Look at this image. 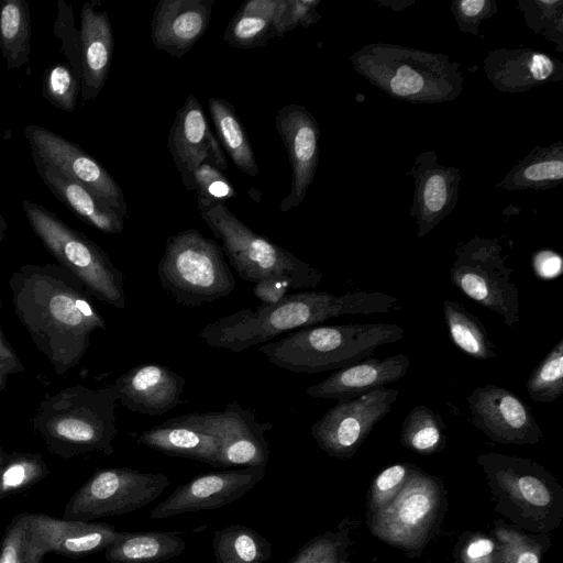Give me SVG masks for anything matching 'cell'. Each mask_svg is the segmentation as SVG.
<instances>
[{"label":"cell","mask_w":563,"mask_h":563,"mask_svg":"<svg viewBox=\"0 0 563 563\" xmlns=\"http://www.w3.org/2000/svg\"><path fill=\"white\" fill-rule=\"evenodd\" d=\"M14 312L56 375L77 366L106 321L91 295L57 264H25L9 279Z\"/></svg>","instance_id":"6da1fadb"},{"label":"cell","mask_w":563,"mask_h":563,"mask_svg":"<svg viewBox=\"0 0 563 563\" xmlns=\"http://www.w3.org/2000/svg\"><path fill=\"white\" fill-rule=\"evenodd\" d=\"M398 303L391 295L349 291L334 295L306 290L286 295L273 305L241 309L206 324L198 338L209 346L239 353L273 341L278 335L318 325L345 314L386 313Z\"/></svg>","instance_id":"7a4b0ae2"},{"label":"cell","mask_w":563,"mask_h":563,"mask_svg":"<svg viewBox=\"0 0 563 563\" xmlns=\"http://www.w3.org/2000/svg\"><path fill=\"white\" fill-rule=\"evenodd\" d=\"M117 401L112 385L92 389L76 384L46 395L32 426L47 451L62 459L92 452L111 455L118 435Z\"/></svg>","instance_id":"3957f363"},{"label":"cell","mask_w":563,"mask_h":563,"mask_svg":"<svg viewBox=\"0 0 563 563\" xmlns=\"http://www.w3.org/2000/svg\"><path fill=\"white\" fill-rule=\"evenodd\" d=\"M354 70L389 97L412 103H442L463 90L460 63L443 53L391 43H371L351 56Z\"/></svg>","instance_id":"277c9868"},{"label":"cell","mask_w":563,"mask_h":563,"mask_svg":"<svg viewBox=\"0 0 563 563\" xmlns=\"http://www.w3.org/2000/svg\"><path fill=\"white\" fill-rule=\"evenodd\" d=\"M476 463L485 475L494 510L515 528L547 534L563 520V488L539 463L504 453H482Z\"/></svg>","instance_id":"5b68a950"},{"label":"cell","mask_w":563,"mask_h":563,"mask_svg":"<svg viewBox=\"0 0 563 563\" xmlns=\"http://www.w3.org/2000/svg\"><path fill=\"white\" fill-rule=\"evenodd\" d=\"M404 334L396 323L313 325L262 344L258 351L277 367L317 374L371 357L377 347L400 341Z\"/></svg>","instance_id":"8992f818"},{"label":"cell","mask_w":563,"mask_h":563,"mask_svg":"<svg viewBox=\"0 0 563 563\" xmlns=\"http://www.w3.org/2000/svg\"><path fill=\"white\" fill-rule=\"evenodd\" d=\"M200 213L241 279L253 284L279 279L291 289H313L322 282L318 268L252 231L225 205L200 209Z\"/></svg>","instance_id":"52a82bcc"},{"label":"cell","mask_w":563,"mask_h":563,"mask_svg":"<svg viewBox=\"0 0 563 563\" xmlns=\"http://www.w3.org/2000/svg\"><path fill=\"white\" fill-rule=\"evenodd\" d=\"M157 275L162 287L185 307L213 302L235 287L222 247L195 229L167 238Z\"/></svg>","instance_id":"ba28073f"},{"label":"cell","mask_w":563,"mask_h":563,"mask_svg":"<svg viewBox=\"0 0 563 563\" xmlns=\"http://www.w3.org/2000/svg\"><path fill=\"white\" fill-rule=\"evenodd\" d=\"M22 208L32 231L59 265L92 297L117 309L125 308L123 273L97 243L37 202L23 200Z\"/></svg>","instance_id":"9c48e42d"},{"label":"cell","mask_w":563,"mask_h":563,"mask_svg":"<svg viewBox=\"0 0 563 563\" xmlns=\"http://www.w3.org/2000/svg\"><path fill=\"white\" fill-rule=\"evenodd\" d=\"M450 271L451 283L482 307L499 314L514 327L520 320V298L506 265L499 239L475 236L459 243Z\"/></svg>","instance_id":"30bf717a"},{"label":"cell","mask_w":563,"mask_h":563,"mask_svg":"<svg viewBox=\"0 0 563 563\" xmlns=\"http://www.w3.org/2000/svg\"><path fill=\"white\" fill-rule=\"evenodd\" d=\"M441 482L412 466L398 496L382 510L367 514L369 531L391 547L421 550L430 540L443 511Z\"/></svg>","instance_id":"8fae6325"},{"label":"cell","mask_w":563,"mask_h":563,"mask_svg":"<svg viewBox=\"0 0 563 563\" xmlns=\"http://www.w3.org/2000/svg\"><path fill=\"white\" fill-rule=\"evenodd\" d=\"M169 485V478L162 473L128 467L98 470L67 501L63 518L92 521L129 514L153 503Z\"/></svg>","instance_id":"7c38bea8"},{"label":"cell","mask_w":563,"mask_h":563,"mask_svg":"<svg viewBox=\"0 0 563 563\" xmlns=\"http://www.w3.org/2000/svg\"><path fill=\"white\" fill-rule=\"evenodd\" d=\"M399 391L380 387L356 398L338 401L310 428L319 448L335 459H350L385 418Z\"/></svg>","instance_id":"4fadbf2b"},{"label":"cell","mask_w":563,"mask_h":563,"mask_svg":"<svg viewBox=\"0 0 563 563\" xmlns=\"http://www.w3.org/2000/svg\"><path fill=\"white\" fill-rule=\"evenodd\" d=\"M24 134L32 151L90 190L121 218H126L128 205L120 185L96 158L77 144L44 126L30 124Z\"/></svg>","instance_id":"5bb4252c"},{"label":"cell","mask_w":563,"mask_h":563,"mask_svg":"<svg viewBox=\"0 0 563 563\" xmlns=\"http://www.w3.org/2000/svg\"><path fill=\"white\" fill-rule=\"evenodd\" d=\"M471 421L492 441L533 445L543 437L531 408L511 390L488 384L467 397Z\"/></svg>","instance_id":"9a60e30c"},{"label":"cell","mask_w":563,"mask_h":563,"mask_svg":"<svg viewBox=\"0 0 563 563\" xmlns=\"http://www.w3.org/2000/svg\"><path fill=\"white\" fill-rule=\"evenodd\" d=\"M265 474L264 466H247L198 475L159 503L151 511L150 518L164 519L185 512L218 509L244 496Z\"/></svg>","instance_id":"2e32d148"},{"label":"cell","mask_w":563,"mask_h":563,"mask_svg":"<svg viewBox=\"0 0 563 563\" xmlns=\"http://www.w3.org/2000/svg\"><path fill=\"white\" fill-rule=\"evenodd\" d=\"M206 430L218 438L221 467L264 466L269 459L265 433L269 422H258L254 411L238 401L228 402L222 411L201 412Z\"/></svg>","instance_id":"e0dca14e"},{"label":"cell","mask_w":563,"mask_h":563,"mask_svg":"<svg viewBox=\"0 0 563 563\" xmlns=\"http://www.w3.org/2000/svg\"><path fill=\"white\" fill-rule=\"evenodd\" d=\"M407 175L413 179L409 214L417 223V236L423 238L457 205L461 173L439 163L437 152L428 150L416 156Z\"/></svg>","instance_id":"ac0fdd59"},{"label":"cell","mask_w":563,"mask_h":563,"mask_svg":"<svg viewBox=\"0 0 563 563\" xmlns=\"http://www.w3.org/2000/svg\"><path fill=\"white\" fill-rule=\"evenodd\" d=\"M275 128L287 150L291 166V189L283 199L280 211L298 207L306 198L319 163L320 129L316 118L300 104L283 106L275 117Z\"/></svg>","instance_id":"d6986e66"},{"label":"cell","mask_w":563,"mask_h":563,"mask_svg":"<svg viewBox=\"0 0 563 563\" xmlns=\"http://www.w3.org/2000/svg\"><path fill=\"white\" fill-rule=\"evenodd\" d=\"M167 147L187 190L192 191V173L205 161L219 170L228 168L219 141L210 130L199 100L189 95L177 111Z\"/></svg>","instance_id":"ffe728a7"},{"label":"cell","mask_w":563,"mask_h":563,"mask_svg":"<svg viewBox=\"0 0 563 563\" xmlns=\"http://www.w3.org/2000/svg\"><path fill=\"white\" fill-rule=\"evenodd\" d=\"M31 540L45 555L78 559L104 551L122 532L114 526L80 520H67L45 514L29 512Z\"/></svg>","instance_id":"44dd1931"},{"label":"cell","mask_w":563,"mask_h":563,"mask_svg":"<svg viewBox=\"0 0 563 563\" xmlns=\"http://www.w3.org/2000/svg\"><path fill=\"white\" fill-rule=\"evenodd\" d=\"M185 378L169 367L145 363L119 376L112 385L117 399L129 410L162 416L180 402Z\"/></svg>","instance_id":"7402d4cb"},{"label":"cell","mask_w":563,"mask_h":563,"mask_svg":"<svg viewBox=\"0 0 563 563\" xmlns=\"http://www.w3.org/2000/svg\"><path fill=\"white\" fill-rule=\"evenodd\" d=\"M483 65L488 81L507 93L563 80V63L532 48H497L486 55Z\"/></svg>","instance_id":"603a6c76"},{"label":"cell","mask_w":563,"mask_h":563,"mask_svg":"<svg viewBox=\"0 0 563 563\" xmlns=\"http://www.w3.org/2000/svg\"><path fill=\"white\" fill-rule=\"evenodd\" d=\"M214 0H161L151 22L153 45L183 57L206 33Z\"/></svg>","instance_id":"cb8c5ba5"},{"label":"cell","mask_w":563,"mask_h":563,"mask_svg":"<svg viewBox=\"0 0 563 563\" xmlns=\"http://www.w3.org/2000/svg\"><path fill=\"white\" fill-rule=\"evenodd\" d=\"M135 442L169 456L221 467L219 440L206 430L201 412L181 415L151 427L137 433Z\"/></svg>","instance_id":"d4e9b609"},{"label":"cell","mask_w":563,"mask_h":563,"mask_svg":"<svg viewBox=\"0 0 563 563\" xmlns=\"http://www.w3.org/2000/svg\"><path fill=\"white\" fill-rule=\"evenodd\" d=\"M408 368L409 358L402 353L383 358L367 357L334 371L308 387L306 394L313 398L350 400L402 378Z\"/></svg>","instance_id":"484cf974"},{"label":"cell","mask_w":563,"mask_h":563,"mask_svg":"<svg viewBox=\"0 0 563 563\" xmlns=\"http://www.w3.org/2000/svg\"><path fill=\"white\" fill-rule=\"evenodd\" d=\"M113 32L109 14L87 1L80 10L79 48L82 100L95 99L103 89L113 55Z\"/></svg>","instance_id":"4316f807"},{"label":"cell","mask_w":563,"mask_h":563,"mask_svg":"<svg viewBox=\"0 0 563 563\" xmlns=\"http://www.w3.org/2000/svg\"><path fill=\"white\" fill-rule=\"evenodd\" d=\"M32 159L40 178L60 203L78 219L106 234H119L124 228V219L103 203L82 185L70 179L53 165L32 151Z\"/></svg>","instance_id":"83f0119b"},{"label":"cell","mask_w":563,"mask_h":563,"mask_svg":"<svg viewBox=\"0 0 563 563\" xmlns=\"http://www.w3.org/2000/svg\"><path fill=\"white\" fill-rule=\"evenodd\" d=\"M563 181V141L534 146L496 187L508 190H548Z\"/></svg>","instance_id":"f1b7e54d"},{"label":"cell","mask_w":563,"mask_h":563,"mask_svg":"<svg viewBox=\"0 0 563 563\" xmlns=\"http://www.w3.org/2000/svg\"><path fill=\"white\" fill-rule=\"evenodd\" d=\"M287 0H250L229 21L223 40L235 48L262 46L273 38Z\"/></svg>","instance_id":"f546056e"},{"label":"cell","mask_w":563,"mask_h":563,"mask_svg":"<svg viewBox=\"0 0 563 563\" xmlns=\"http://www.w3.org/2000/svg\"><path fill=\"white\" fill-rule=\"evenodd\" d=\"M186 542L177 531L122 532L104 550L109 563H161L180 555Z\"/></svg>","instance_id":"4dcf8cb0"},{"label":"cell","mask_w":563,"mask_h":563,"mask_svg":"<svg viewBox=\"0 0 563 563\" xmlns=\"http://www.w3.org/2000/svg\"><path fill=\"white\" fill-rule=\"evenodd\" d=\"M208 108L219 143L236 168L250 177L257 176L260 168L251 142L233 106L224 99L211 97Z\"/></svg>","instance_id":"1f68e13d"},{"label":"cell","mask_w":563,"mask_h":563,"mask_svg":"<svg viewBox=\"0 0 563 563\" xmlns=\"http://www.w3.org/2000/svg\"><path fill=\"white\" fill-rule=\"evenodd\" d=\"M31 15L25 0H0V51L8 70H30Z\"/></svg>","instance_id":"d6a6232c"},{"label":"cell","mask_w":563,"mask_h":563,"mask_svg":"<svg viewBox=\"0 0 563 563\" xmlns=\"http://www.w3.org/2000/svg\"><path fill=\"white\" fill-rule=\"evenodd\" d=\"M217 563H264L272 556L271 542L245 525H232L213 532Z\"/></svg>","instance_id":"836d02e7"},{"label":"cell","mask_w":563,"mask_h":563,"mask_svg":"<svg viewBox=\"0 0 563 563\" xmlns=\"http://www.w3.org/2000/svg\"><path fill=\"white\" fill-rule=\"evenodd\" d=\"M443 316L452 341L465 354L483 361L497 356L484 324L461 302L444 300Z\"/></svg>","instance_id":"e575fe53"},{"label":"cell","mask_w":563,"mask_h":563,"mask_svg":"<svg viewBox=\"0 0 563 563\" xmlns=\"http://www.w3.org/2000/svg\"><path fill=\"white\" fill-rule=\"evenodd\" d=\"M445 423L424 405L412 408L402 421L400 443L418 454L431 455L445 446Z\"/></svg>","instance_id":"d590c367"},{"label":"cell","mask_w":563,"mask_h":563,"mask_svg":"<svg viewBox=\"0 0 563 563\" xmlns=\"http://www.w3.org/2000/svg\"><path fill=\"white\" fill-rule=\"evenodd\" d=\"M492 536L498 545V563H541L550 544L547 534L521 531L504 520H496Z\"/></svg>","instance_id":"8d00e7d4"},{"label":"cell","mask_w":563,"mask_h":563,"mask_svg":"<svg viewBox=\"0 0 563 563\" xmlns=\"http://www.w3.org/2000/svg\"><path fill=\"white\" fill-rule=\"evenodd\" d=\"M49 474V467L40 453L11 452L0 464V500L20 494Z\"/></svg>","instance_id":"74e56055"},{"label":"cell","mask_w":563,"mask_h":563,"mask_svg":"<svg viewBox=\"0 0 563 563\" xmlns=\"http://www.w3.org/2000/svg\"><path fill=\"white\" fill-rule=\"evenodd\" d=\"M526 24L563 53V1L518 0Z\"/></svg>","instance_id":"f35d334b"},{"label":"cell","mask_w":563,"mask_h":563,"mask_svg":"<svg viewBox=\"0 0 563 563\" xmlns=\"http://www.w3.org/2000/svg\"><path fill=\"white\" fill-rule=\"evenodd\" d=\"M532 400L552 402L563 394V339L551 349L526 382Z\"/></svg>","instance_id":"ab89813d"},{"label":"cell","mask_w":563,"mask_h":563,"mask_svg":"<svg viewBox=\"0 0 563 563\" xmlns=\"http://www.w3.org/2000/svg\"><path fill=\"white\" fill-rule=\"evenodd\" d=\"M44 556L31 540L29 512L15 515L0 542V563H42Z\"/></svg>","instance_id":"60d3db41"},{"label":"cell","mask_w":563,"mask_h":563,"mask_svg":"<svg viewBox=\"0 0 563 563\" xmlns=\"http://www.w3.org/2000/svg\"><path fill=\"white\" fill-rule=\"evenodd\" d=\"M81 89V80L66 64L49 66L43 76V97L55 108L73 112Z\"/></svg>","instance_id":"b9f144b4"},{"label":"cell","mask_w":563,"mask_h":563,"mask_svg":"<svg viewBox=\"0 0 563 563\" xmlns=\"http://www.w3.org/2000/svg\"><path fill=\"white\" fill-rule=\"evenodd\" d=\"M192 191L197 194L199 210L224 201L236 196L223 172L210 162H202L192 173Z\"/></svg>","instance_id":"7bdbcfd3"},{"label":"cell","mask_w":563,"mask_h":563,"mask_svg":"<svg viewBox=\"0 0 563 563\" xmlns=\"http://www.w3.org/2000/svg\"><path fill=\"white\" fill-rule=\"evenodd\" d=\"M412 465L407 463L393 464L374 478L368 494V511L374 514L388 506L402 490Z\"/></svg>","instance_id":"ee69618b"},{"label":"cell","mask_w":563,"mask_h":563,"mask_svg":"<svg viewBox=\"0 0 563 563\" xmlns=\"http://www.w3.org/2000/svg\"><path fill=\"white\" fill-rule=\"evenodd\" d=\"M498 11L495 0H454L451 13L463 33L481 36L479 24Z\"/></svg>","instance_id":"f6af8a7d"},{"label":"cell","mask_w":563,"mask_h":563,"mask_svg":"<svg viewBox=\"0 0 563 563\" xmlns=\"http://www.w3.org/2000/svg\"><path fill=\"white\" fill-rule=\"evenodd\" d=\"M320 0H287L286 8L274 29L273 37L284 36L287 32L301 26L316 24L321 14L318 12Z\"/></svg>","instance_id":"bcb514c9"},{"label":"cell","mask_w":563,"mask_h":563,"mask_svg":"<svg viewBox=\"0 0 563 563\" xmlns=\"http://www.w3.org/2000/svg\"><path fill=\"white\" fill-rule=\"evenodd\" d=\"M459 559L461 563H498L497 541L485 533H468L460 544Z\"/></svg>","instance_id":"7dc6e473"},{"label":"cell","mask_w":563,"mask_h":563,"mask_svg":"<svg viewBox=\"0 0 563 563\" xmlns=\"http://www.w3.org/2000/svg\"><path fill=\"white\" fill-rule=\"evenodd\" d=\"M343 536L325 533L307 543L290 563H319L329 552L343 545Z\"/></svg>","instance_id":"c3c4849f"},{"label":"cell","mask_w":563,"mask_h":563,"mask_svg":"<svg viewBox=\"0 0 563 563\" xmlns=\"http://www.w3.org/2000/svg\"><path fill=\"white\" fill-rule=\"evenodd\" d=\"M1 309V300H0ZM25 371V366L21 362L19 355L4 336L0 325V394L7 387V379L10 375L21 374Z\"/></svg>","instance_id":"681fc988"},{"label":"cell","mask_w":563,"mask_h":563,"mask_svg":"<svg viewBox=\"0 0 563 563\" xmlns=\"http://www.w3.org/2000/svg\"><path fill=\"white\" fill-rule=\"evenodd\" d=\"M291 289L290 286L279 279H263L253 287L254 296L265 305H273L282 300Z\"/></svg>","instance_id":"f907efd6"},{"label":"cell","mask_w":563,"mask_h":563,"mask_svg":"<svg viewBox=\"0 0 563 563\" xmlns=\"http://www.w3.org/2000/svg\"><path fill=\"white\" fill-rule=\"evenodd\" d=\"M533 266L542 278H552L561 272L562 260L556 253L544 250L534 255Z\"/></svg>","instance_id":"816d5d0a"},{"label":"cell","mask_w":563,"mask_h":563,"mask_svg":"<svg viewBox=\"0 0 563 563\" xmlns=\"http://www.w3.org/2000/svg\"><path fill=\"white\" fill-rule=\"evenodd\" d=\"M341 548L342 545L329 552L319 563H338Z\"/></svg>","instance_id":"f5cc1de1"},{"label":"cell","mask_w":563,"mask_h":563,"mask_svg":"<svg viewBox=\"0 0 563 563\" xmlns=\"http://www.w3.org/2000/svg\"><path fill=\"white\" fill-rule=\"evenodd\" d=\"M379 4L383 7L391 4L393 10H401L405 9L406 7L413 4V1H379Z\"/></svg>","instance_id":"db71d44e"},{"label":"cell","mask_w":563,"mask_h":563,"mask_svg":"<svg viewBox=\"0 0 563 563\" xmlns=\"http://www.w3.org/2000/svg\"><path fill=\"white\" fill-rule=\"evenodd\" d=\"M8 230V222L5 221L3 214L0 211V242H2L5 239Z\"/></svg>","instance_id":"11a10c76"},{"label":"cell","mask_w":563,"mask_h":563,"mask_svg":"<svg viewBox=\"0 0 563 563\" xmlns=\"http://www.w3.org/2000/svg\"><path fill=\"white\" fill-rule=\"evenodd\" d=\"M5 454H7V452L4 451L3 446L0 445V464L3 461Z\"/></svg>","instance_id":"9f6ffc18"},{"label":"cell","mask_w":563,"mask_h":563,"mask_svg":"<svg viewBox=\"0 0 563 563\" xmlns=\"http://www.w3.org/2000/svg\"><path fill=\"white\" fill-rule=\"evenodd\" d=\"M338 563H347V562H343V561H338Z\"/></svg>","instance_id":"6f0895ef"},{"label":"cell","mask_w":563,"mask_h":563,"mask_svg":"<svg viewBox=\"0 0 563 563\" xmlns=\"http://www.w3.org/2000/svg\"><path fill=\"white\" fill-rule=\"evenodd\" d=\"M0 422H1V419H0Z\"/></svg>","instance_id":"680465c9"}]
</instances>
